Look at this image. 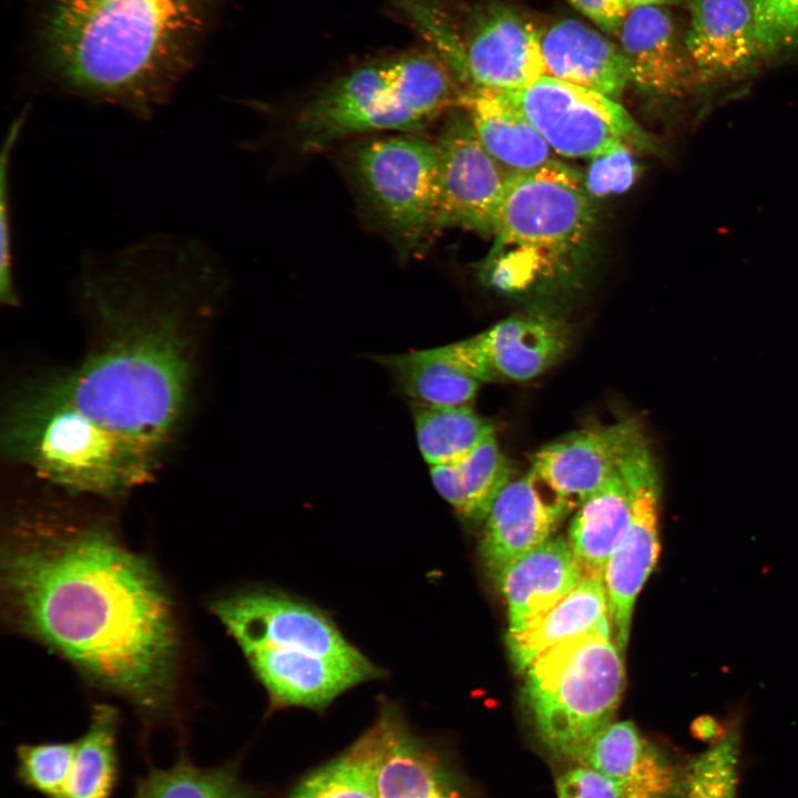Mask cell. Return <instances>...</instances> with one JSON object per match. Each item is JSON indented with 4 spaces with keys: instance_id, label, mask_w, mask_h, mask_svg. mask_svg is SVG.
<instances>
[{
    "instance_id": "d6986e66",
    "label": "cell",
    "mask_w": 798,
    "mask_h": 798,
    "mask_svg": "<svg viewBox=\"0 0 798 798\" xmlns=\"http://www.w3.org/2000/svg\"><path fill=\"white\" fill-rule=\"evenodd\" d=\"M631 798H679L683 776L628 720L613 722L587 746L580 760Z\"/></svg>"
},
{
    "instance_id": "e575fe53",
    "label": "cell",
    "mask_w": 798,
    "mask_h": 798,
    "mask_svg": "<svg viewBox=\"0 0 798 798\" xmlns=\"http://www.w3.org/2000/svg\"><path fill=\"white\" fill-rule=\"evenodd\" d=\"M638 165L628 145H620L590 158L584 184L592 197L627 191L636 180Z\"/></svg>"
},
{
    "instance_id": "52a82bcc",
    "label": "cell",
    "mask_w": 798,
    "mask_h": 798,
    "mask_svg": "<svg viewBox=\"0 0 798 798\" xmlns=\"http://www.w3.org/2000/svg\"><path fill=\"white\" fill-rule=\"evenodd\" d=\"M593 223L584 176L559 160L509 178L491 234L502 246L560 252L580 245Z\"/></svg>"
},
{
    "instance_id": "1f68e13d",
    "label": "cell",
    "mask_w": 798,
    "mask_h": 798,
    "mask_svg": "<svg viewBox=\"0 0 798 798\" xmlns=\"http://www.w3.org/2000/svg\"><path fill=\"white\" fill-rule=\"evenodd\" d=\"M76 743L24 744L17 748L19 780L45 798H62Z\"/></svg>"
},
{
    "instance_id": "cb8c5ba5",
    "label": "cell",
    "mask_w": 798,
    "mask_h": 798,
    "mask_svg": "<svg viewBox=\"0 0 798 798\" xmlns=\"http://www.w3.org/2000/svg\"><path fill=\"white\" fill-rule=\"evenodd\" d=\"M597 631L612 632L605 585L602 579L585 576L554 606L509 632L507 644L514 666L524 672L544 651Z\"/></svg>"
},
{
    "instance_id": "3957f363",
    "label": "cell",
    "mask_w": 798,
    "mask_h": 798,
    "mask_svg": "<svg viewBox=\"0 0 798 798\" xmlns=\"http://www.w3.org/2000/svg\"><path fill=\"white\" fill-rule=\"evenodd\" d=\"M211 0H54L49 74L68 93L153 115L190 69Z\"/></svg>"
},
{
    "instance_id": "484cf974",
    "label": "cell",
    "mask_w": 798,
    "mask_h": 798,
    "mask_svg": "<svg viewBox=\"0 0 798 798\" xmlns=\"http://www.w3.org/2000/svg\"><path fill=\"white\" fill-rule=\"evenodd\" d=\"M512 473L495 436L454 462L430 467L431 481L440 497L461 516L479 522L485 520Z\"/></svg>"
},
{
    "instance_id": "2e32d148",
    "label": "cell",
    "mask_w": 798,
    "mask_h": 798,
    "mask_svg": "<svg viewBox=\"0 0 798 798\" xmlns=\"http://www.w3.org/2000/svg\"><path fill=\"white\" fill-rule=\"evenodd\" d=\"M575 504L546 499L528 472L511 480L484 520L480 553L495 579L509 564L548 541Z\"/></svg>"
},
{
    "instance_id": "4316f807",
    "label": "cell",
    "mask_w": 798,
    "mask_h": 798,
    "mask_svg": "<svg viewBox=\"0 0 798 798\" xmlns=\"http://www.w3.org/2000/svg\"><path fill=\"white\" fill-rule=\"evenodd\" d=\"M400 393L412 402L469 406L481 381L462 370L442 349L434 347L377 357Z\"/></svg>"
},
{
    "instance_id": "44dd1931",
    "label": "cell",
    "mask_w": 798,
    "mask_h": 798,
    "mask_svg": "<svg viewBox=\"0 0 798 798\" xmlns=\"http://www.w3.org/2000/svg\"><path fill=\"white\" fill-rule=\"evenodd\" d=\"M584 577L562 536L550 538L509 564L495 577L507 604L509 632L526 626L554 606Z\"/></svg>"
},
{
    "instance_id": "277c9868",
    "label": "cell",
    "mask_w": 798,
    "mask_h": 798,
    "mask_svg": "<svg viewBox=\"0 0 798 798\" xmlns=\"http://www.w3.org/2000/svg\"><path fill=\"white\" fill-rule=\"evenodd\" d=\"M460 88L438 53L409 52L362 64L334 80L296 113L293 133L301 153L351 136L420 132L458 106Z\"/></svg>"
},
{
    "instance_id": "4dcf8cb0",
    "label": "cell",
    "mask_w": 798,
    "mask_h": 798,
    "mask_svg": "<svg viewBox=\"0 0 798 798\" xmlns=\"http://www.w3.org/2000/svg\"><path fill=\"white\" fill-rule=\"evenodd\" d=\"M371 728L344 755L303 780L289 798H378Z\"/></svg>"
},
{
    "instance_id": "7c38bea8",
    "label": "cell",
    "mask_w": 798,
    "mask_h": 798,
    "mask_svg": "<svg viewBox=\"0 0 798 798\" xmlns=\"http://www.w3.org/2000/svg\"><path fill=\"white\" fill-rule=\"evenodd\" d=\"M434 141L439 172L433 232L459 227L491 233L510 177L485 151L463 109L450 114Z\"/></svg>"
},
{
    "instance_id": "6da1fadb",
    "label": "cell",
    "mask_w": 798,
    "mask_h": 798,
    "mask_svg": "<svg viewBox=\"0 0 798 798\" xmlns=\"http://www.w3.org/2000/svg\"><path fill=\"white\" fill-rule=\"evenodd\" d=\"M80 282L99 342L10 397L2 447L69 491L116 495L150 481L180 432L217 286L198 259L141 245L86 260Z\"/></svg>"
},
{
    "instance_id": "ac0fdd59",
    "label": "cell",
    "mask_w": 798,
    "mask_h": 798,
    "mask_svg": "<svg viewBox=\"0 0 798 798\" xmlns=\"http://www.w3.org/2000/svg\"><path fill=\"white\" fill-rule=\"evenodd\" d=\"M544 75L616 100L630 74L618 45L574 19H562L539 30Z\"/></svg>"
},
{
    "instance_id": "f1b7e54d",
    "label": "cell",
    "mask_w": 798,
    "mask_h": 798,
    "mask_svg": "<svg viewBox=\"0 0 798 798\" xmlns=\"http://www.w3.org/2000/svg\"><path fill=\"white\" fill-rule=\"evenodd\" d=\"M114 707H93L86 732L75 740V754L62 798H112L117 780Z\"/></svg>"
},
{
    "instance_id": "8fae6325",
    "label": "cell",
    "mask_w": 798,
    "mask_h": 798,
    "mask_svg": "<svg viewBox=\"0 0 798 798\" xmlns=\"http://www.w3.org/2000/svg\"><path fill=\"white\" fill-rule=\"evenodd\" d=\"M212 612L244 654L263 648L300 649L350 657L361 652L317 605L275 590L255 589L215 601Z\"/></svg>"
},
{
    "instance_id": "8d00e7d4",
    "label": "cell",
    "mask_w": 798,
    "mask_h": 798,
    "mask_svg": "<svg viewBox=\"0 0 798 798\" xmlns=\"http://www.w3.org/2000/svg\"><path fill=\"white\" fill-rule=\"evenodd\" d=\"M543 253L521 247H513L507 254L497 256L491 279L502 289H513L532 280L541 267Z\"/></svg>"
},
{
    "instance_id": "f35d334b",
    "label": "cell",
    "mask_w": 798,
    "mask_h": 798,
    "mask_svg": "<svg viewBox=\"0 0 798 798\" xmlns=\"http://www.w3.org/2000/svg\"><path fill=\"white\" fill-rule=\"evenodd\" d=\"M677 1L678 0H626L630 9L646 6L663 7L665 4L676 3Z\"/></svg>"
},
{
    "instance_id": "9c48e42d",
    "label": "cell",
    "mask_w": 798,
    "mask_h": 798,
    "mask_svg": "<svg viewBox=\"0 0 798 798\" xmlns=\"http://www.w3.org/2000/svg\"><path fill=\"white\" fill-rule=\"evenodd\" d=\"M562 157L592 158L620 145L649 150L652 142L615 100L548 75L512 91H499Z\"/></svg>"
},
{
    "instance_id": "7402d4cb",
    "label": "cell",
    "mask_w": 798,
    "mask_h": 798,
    "mask_svg": "<svg viewBox=\"0 0 798 798\" xmlns=\"http://www.w3.org/2000/svg\"><path fill=\"white\" fill-rule=\"evenodd\" d=\"M458 106L467 112L481 144L509 177L559 161L536 127L501 92H463Z\"/></svg>"
},
{
    "instance_id": "ffe728a7",
    "label": "cell",
    "mask_w": 798,
    "mask_h": 798,
    "mask_svg": "<svg viewBox=\"0 0 798 798\" xmlns=\"http://www.w3.org/2000/svg\"><path fill=\"white\" fill-rule=\"evenodd\" d=\"M690 21L685 34L700 80L745 71L761 58L748 0H686Z\"/></svg>"
},
{
    "instance_id": "7a4b0ae2",
    "label": "cell",
    "mask_w": 798,
    "mask_h": 798,
    "mask_svg": "<svg viewBox=\"0 0 798 798\" xmlns=\"http://www.w3.org/2000/svg\"><path fill=\"white\" fill-rule=\"evenodd\" d=\"M13 624L146 716L167 714L178 632L151 563L103 524L49 514L17 518L2 550Z\"/></svg>"
},
{
    "instance_id": "4fadbf2b",
    "label": "cell",
    "mask_w": 798,
    "mask_h": 798,
    "mask_svg": "<svg viewBox=\"0 0 798 798\" xmlns=\"http://www.w3.org/2000/svg\"><path fill=\"white\" fill-rule=\"evenodd\" d=\"M244 655L276 709L295 706L324 710L346 690L385 675L362 653L337 657L263 648Z\"/></svg>"
},
{
    "instance_id": "83f0119b",
    "label": "cell",
    "mask_w": 798,
    "mask_h": 798,
    "mask_svg": "<svg viewBox=\"0 0 798 798\" xmlns=\"http://www.w3.org/2000/svg\"><path fill=\"white\" fill-rule=\"evenodd\" d=\"M419 450L430 467L454 462L492 436L494 423L470 406H436L411 401Z\"/></svg>"
},
{
    "instance_id": "74e56055",
    "label": "cell",
    "mask_w": 798,
    "mask_h": 798,
    "mask_svg": "<svg viewBox=\"0 0 798 798\" xmlns=\"http://www.w3.org/2000/svg\"><path fill=\"white\" fill-rule=\"evenodd\" d=\"M607 34L617 37L630 8L626 0H566Z\"/></svg>"
},
{
    "instance_id": "5b68a950",
    "label": "cell",
    "mask_w": 798,
    "mask_h": 798,
    "mask_svg": "<svg viewBox=\"0 0 798 798\" xmlns=\"http://www.w3.org/2000/svg\"><path fill=\"white\" fill-rule=\"evenodd\" d=\"M611 635L597 631L562 642L523 672L524 703L538 737L574 764L614 722L621 702L624 664Z\"/></svg>"
},
{
    "instance_id": "836d02e7",
    "label": "cell",
    "mask_w": 798,
    "mask_h": 798,
    "mask_svg": "<svg viewBox=\"0 0 798 798\" xmlns=\"http://www.w3.org/2000/svg\"><path fill=\"white\" fill-rule=\"evenodd\" d=\"M27 115L21 113L11 123L6 135L0 160V225H1V260H0V298L2 304L14 306L18 296L14 289L12 272V237L10 211V164L13 147L18 141Z\"/></svg>"
},
{
    "instance_id": "e0dca14e",
    "label": "cell",
    "mask_w": 798,
    "mask_h": 798,
    "mask_svg": "<svg viewBox=\"0 0 798 798\" xmlns=\"http://www.w3.org/2000/svg\"><path fill=\"white\" fill-rule=\"evenodd\" d=\"M371 730L378 798H468L438 757L410 733L395 705L382 702Z\"/></svg>"
},
{
    "instance_id": "f546056e",
    "label": "cell",
    "mask_w": 798,
    "mask_h": 798,
    "mask_svg": "<svg viewBox=\"0 0 798 798\" xmlns=\"http://www.w3.org/2000/svg\"><path fill=\"white\" fill-rule=\"evenodd\" d=\"M134 798H257L232 766L204 768L185 754L168 768H151L135 785Z\"/></svg>"
},
{
    "instance_id": "d4e9b609",
    "label": "cell",
    "mask_w": 798,
    "mask_h": 798,
    "mask_svg": "<svg viewBox=\"0 0 798 798\" xmlns=\"http://www.w3.org/2000/svg\"><path fill=\"white\" fill-rule=\"evenodd\" d=\"M631 520V499L618 467L579 504L569 528V545L584 576L604 581L610 557Z\"/></svg>"
},
{
    "instance_id": "603a6c76",
    "label": "cell",
    "mask_w": 798,
    "mask_h": 798,
    "mask_svg": "<svg viewBox=\"0 0 798 798\" xmlns=\"http://www.w3.org/2000/svg\"><path fill=\"white\" fill-rule=\"evenodd\" d=\"M471 337L495 379L515 381L543 374L567 346L565 325L543 314L513 315Z\"/></svg>"
},
{
    "instance_id": "9a60e30c",
    "label": "cell",
    "mask_w": 798,
    "mask_h": 798,
    "mask_svg": "<svg viewBox=\"0 0 798 798\" xmlns=\"http://www.w3.org/2000/svg\"><path fill=\"white\" fill-rule=\"evenodd\" d=\"M635 419L583 428L548 443L531 459L529 473L555 499L577 504L617 468Z\"/></svg>"
},
{
    "instance_id": "ba28073f",
    "label": "cell",
    "mask_w": 798,
    "mask_h": 798,
    "mask_svg": "<svg viewBox=\"0 0 798 798\" xmlns=\"http://www.w3.org/2000/svg\"><path fill=\"white\" fill-rule=\"evenodd\" d=\"M423 28L438 43V54L462 93L519 90L544 75L538 29L503 3L477 8L462 41L434 21Z\"/></svg>"
},
{
    "instance_id": "d590c367",
    "label": "cell",
    "mask_w": 798,
    "mask_h": 798,
    "mask_svg": "<svg viewBox=\"0 0 798 798\" xmlns=\"http://www.w3.org/2000/svg\"><path fill=\"white\" fill-rule=\"evenodd\" d=\"M556 792L557 798H631L602 774L582 764L559 776Z\"/></svg>"
},
{
    "instance_id": "d6a6232c",
    "label": "cell",
    "mask_w": 798,
    "mask_h": 798,
    "mask_svg": "<svg viewBox=\"0 0 798 798\" xmlns=\"http://www.w3.org/2000/svg\"><path fill=\"white\" fill-rule=\"evenodd\" d=\"M761 59L798 57V0H748Z\"/></svg>"
},
{
    "instance_id": "30bf717a",
    "label": "cell",
    "mask_w": 798,
    "mask_h": 798,
    "mask_svg": "<svg viewBox=\"0 0 798 798\" xmlns=\"http://www.w3.org/2000/svg\"><path fill=\"white\" fill-rule=\"evenodd\" d=\"M618 470L631 499V520L604 574L612 632L620 651L628 641L637 594L659 554L661 482L654 456L638 426L625 443Z\"/></svg>"
},
{
    "instance_id": "8992f818",
    "label": "cell",
    "mask_w": 798,
    "mask_h": 798,
    "mask_svg": "<svg viewBox=\"0 0 798 798\" xmlns=\"http://www.w3.org/2000/svg\"><path fill=\"white\" fill-rule=\"evenodd\" d=\"M340 162L370 224L401 257L417 254L433 232L436 141L420 132L368 137L347 146Z\"/></svg>"
},
{
    "instance_id": "5bb4252c",
    "label": "cell",
    "mask_w": 798,
    "mask_h": 798,
    "mask_svg": "<svg viewBox=\"0 0 798 798\" xmlns=\"http://www.w3.org/2000/svg\"><path fill=\"white\" fill-rule=\"evenodd\" d=\"M617 37L630 82L641 91L657 98L679 96L700 82L685 37L663 7L630 9Z\"/></svg>"
}]
</instances>
